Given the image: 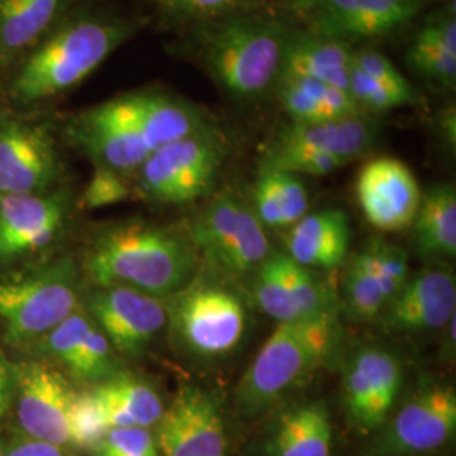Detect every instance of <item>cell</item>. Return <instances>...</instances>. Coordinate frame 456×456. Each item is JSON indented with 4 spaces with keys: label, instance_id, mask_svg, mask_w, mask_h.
<instances>
[{
    "label": "cell",
    "instance_id": "52a82bcc",
    "mask_svg": "<svg viewBox=\"0 0 456 456\" xmlns=\"http://www.w3.org/2000/svg\"><path fill=\"white\" fill-rule=\"evenodd\" d=\"M124 41L120 28L80 20L51 37L22 66L14 95L24 102L54 97L82 83Z\"/></svg>",
    "mask_w": 456,
    "mask_h": 456
},
{
    "label": "cell",
    "instance_id": "8992f818",
    "mask_svg": "<svg viewBox=\"0 0 456 456\" xmlns=\"http://www.w3.org/2000/svg\"><path fill=\"white\" fill-rule=\"evenodd\" d=\"M201 271L240 282L250 279L274 252L265 227L239 198L220 195L196 213L186 230Z\"/></svg>",
    "mask_w": 456,
    "mask_h": 456
},
{
    "label": "cell",
    "instance_id": "d4e9b609",
    "mask_svg": "<svg viewBox=\"0 0 456 456\" xmlns=\"http://www.w3.org/2000/svg\"><path fill=\"white\" fill-rule=\"evenodd\" d=\"M333 426L330 411L320 399L296 403L277 418L271 456H331Z\"/></svg>",
    "mask_w": 456,
    "mask_h": 456
},
{
    "label": "cell",
    "instance_id": "7402d4cb",
    "mask_svg": "<svg viewBox=\"0 0 456 456\" xmlns=\"http://www.w3.org/2000/svg\"><path fill=\"white\" fill-rule=\"evenodd\" d=\"M348 216L337 208L308 212L282 237L284 254L310 271H331L350 257Z\"/></svg>",
    "mask_w": 456,
    "mask_h": 456
},
{
    "label": "cell",
    "instance_id": "7c38bea8",
    "mask_svg": "<svg viewBox=\"0 0 456 456\" xmlns=\"http://www.w3.org/2000/svg\"><path fill=\"white\" fill-rule=\"evenodd\" d=\"M17 423L24 436L68 448L71 440V409L77 389L65 372L49 362L12 365Z\"/></svg>",
    "mask_w": 456,
    "mask_h": 456
},
{
    "label": "cell",
    "instance_id": "f35d334b",
    "mask_svg": "<svg viewBox=\"0 0 456 456\" xmlns=\"http://www.w3.org/2000/svg\"><path fill=\"white\" fill-rule=\"evenodd\" d=\"M240 0H167L180 14L190 17H208L222 14L235 7Z\"/></svg>",
    "mask_w": 456,
    "mask_h": 456
},
{
    "label": "cell",
    "instance_id": "2e32d148",
    "mask_svg": "<svg viewBox=\"0 0 456 456\" xmlns=\"http://www.w3.org/2000/svg\"><path fill=\"white\" fill-rule=\"evenodd\" d=\"M65 193L0 196V267L46 250L65 227Z\"/></svg>",
    "mask_w": 456,
    "mask_h": 456
},
{
    "label": "cell",
    "instance_id": "5b68a950",
    "mask_svg": "<svg viewBox=\"0 0 456 456\" xmlns=\"http://www.w3.org/2000/svg\"><path fill=\"white\" fill-rule=\"evenodd\" d=\"M80 308V271L69 257L0 281V326L5 342H39Z\"/></svg>",
    "mask_w": 456,
    "mask_h": 456
},
{
    "label": "cell",
    "instance_id": "9c48e42d",
    "mask_svg": "<svg viewBox=\"0 0 456 456\" xmlns=\"http://www.w3.org/2000/svg\"><path fill=\"white\" fill-rule=\"evenodd\" d=\"M379 431L374 456H418L440 450L455 436V387L440 380L419 386Z\"/></svg>",
    "mask_w": 456,
    "mask_h": 456
},
{
    "label": "cell",
    "instance_id": "ba28073f",
    "mask_svg": "<svg viewBox=\"0 0 456 456\" xmlns=\"http://www.w3.org/2000/svg\"><path fill=\"white\" fill-rule=\"evenodd\" d=\"M225 147L208 127L159 147L139 167V188L161 205H186L212 191Z\"/></svg>",
    "mask_w": 456,
    "mask_h": 456
},
{
    "label": "cell",
    "instance_id": "277c9868",
    "mask_svg": "<svg viewBox=\"0 0 456 456\" xmlns=\"http://www.w3.org/2000/svg\"><path fill=\"white\" fill-rule=\"evenodd\" d=\"M289 39L271 20L235 17L218 24L205 41V61L230 95L259 98L282 75Z\"/></svg>",
    "mask_w": 456,
    "mask_h": 456
},
{
    "label": "cell",
    "instance_id": "603a6c76",
    "mask_svg": "<svg viewBox=\"0 0 456 456\" xmlns=\"http://www.w3.org/2000/svg\"><path fill=\"white\" fill-rule=\"evenodd\" d=\"M374 141V124L359 114L311 124L291 122V126L277 135L273 147L305 149L350 164L362 158Z\"/></svg>",
    "mask_w": 456,
    "mask_h": 456
},
{
    "label": "cell",
    "instance_id": "d6986e66",
    "mask_svg": "<svg viewBox=\"0 0 456 456\" xmlns=\"http://www.w3.org/2000/svg\"><path fill=\"white\" fill-rule=\"evenodd\" d=\"M421 196L414 173L395 158H375L360 169V208L367 222L380 232H401L411 227Z\"/></svg>",
    "mask_w": 456,
    "mask_h": 456
},
{
    "label": "cell",
    "instance_id": "f546056e",
    "mask_svg": "<svg viewBox=\"0 0 456 456\" xmlns=\"http://www.w3.org/2000/svg\"><path fill=\"white\" fill-rule=\"evenodd\" d=\"M409 63L424 77L453 85L456 78V22L440 17L426 24L409 48Z\"/></svg>",
    "mask_w": 456,
    "mask_h": 456
},
{
    "label": "cell",
    "instance_id": "cb8c5ba5",
    "mask_svg": "<svg viewBox=\"0 0 456 456\" xmlns=\"http://www.w3.org/2000/svg\"><path fill=\"white\" fill-rule=\"evenodd\" d=\"M112 428H154L164 412L159 392L144 379L120 370L88 387Z\"/></svg>",
    "mask_w": 456,
    "mask_h": 456
},
{
    "label": "cell",
    "instance_id": "6da1fadb",
    "mask_svg": "<svg viewBox=\"0 0 456 456\" xmlns=\"http://www.w3.org/2000/svg\"><path fill=\"white\" fill-rule=\"evenodd\" d=\"M200 267L186 232L144 222L102 230L83 259V271L97 288H129L163 299L184 289Z\"/></svg>",
    "mask_w": 456,
    "mask_h": 456
},
{
    "label": "cell",
    "instance_id": "4316f807",
    "mask_svg": "<svg viewBox=\"0 0 456 456\" xmlns=\"http://www.w3.org/2000/svg\"><path fill=\"white\" fill-rule=\"evenodd\" d=\"M250 208L264 227L286 230L310 212V195L301 176L262 167Z\"/></svg>",
    "mask_w": 456,
    "mask_h": 456
},
{
    "label": "cell",
    "instance_id": "d6a6232c",
    "mask_svg": "<svg viewBox=\"0 0 456 456\" xmlns=\"http://www.w3.org/2000/svg\"><path fill=\"white\" fill-rule=\"evenodd\" d=\"M360 250L369 262L380 286V291L389 305L397 293L406 286L411 276L406 250L384 239H372Z\"/></svg>",
    "mask_w": 456,
    "mask_h": 456
},
{
    "label": "cell",
    "instance_id": "ab89813d",
    "mask_svg": "<svg viewBox=\"0 0 456 456\" xmlns=\"http://www.w3.org/2000/svg\"><path fill=\"white\" fill-rule=\"evenodd\" d=\"M4 456H71L63 446L33 438H16L5 443Z\"/></svg>",
    "mask_w": 456,
    "mask_h": 456
},
{
    "label": "cell",
    "instance_id": "8fae6325",
    "mask_svg": "<svg viewBox=\"0 0 456 456\" xmlns=\"http://www.w3.org/2000/svg\"><path fill=\"white\" fill-rule=\"evenodd\" d=\"M404 386V363L384 345H363L345 362L343 406L362 433L379 431L389 419Z\"/></svg>",
    "mask_w": 456,
    "mask_h": 456
},
{
    "label": "cell",
    "instance_id": "836d02e7",
    "mask_svg": "<svg viewBox=\"0 0 456 456\" xmlns=\"http://www.w3.org/2000/svg\"><path fill=\"white\" fill-rule=\"evenodd\" d=\"M110 426L90 389L77 391L71 409V448L94 450Z\"/></svg>",
    "mask_w": 456,
    "mask_h": 456
},
{
    "label": "cell",
    "instance_id": "74e56055",
    "mask_svg": "<svg viewBox=\"0 0 456 456\" xmlns=\"http://www.w3.org/2000/svg\"><path fill=\"white\" fill-rule=\"evenodd\" d=\"M352 66L357 68L363 75L370 77L375 82L382 83L389 88L404 94H414L412 86L409 85L406 77L394 66L387 56L377 51H360L352 54Z\"/></svg>",
    "mask_w": 456,
    "mask_h": 456
},
{
    "label": "cell",
    "instance_id": "484cf974",
    "mask_svg": "<svg viewBox=\"0 0 456 456\" xmlns=\"http://www.w3.org/2000/svg\"><path fill=\"white\" fill-rule=\"evenodd\" d=\"M352 51L330 36L289 41L281 78H305L348 92Z\"/></svg>",
    "mask_w": 456,
    "mask_h": 456
},
{
    "label": "cell",
    "instance_id": "ffe728a7",
    "mask_svg": "<svg viewBox=\"0 0 456 456\" xmlns=\"http://www.w3.org/2000/svg\"><path fill=\"white\" fill-rule=\"evenodd\" d=\"M37 343L43 354L88 387L122 370L114 346L82 306Z\"/></svg>",
    "mask_w": 456,
    "mask_h": 456
},
{
    "label": "cell",
    "instance_id": "30bf717a",
    "mask_svg": "<svg viewBox=\"0 0 456 456\" xmlns=\"http://www.w3.org/2000/svg\"><path fill=\"white\" fill-rule=\"evenodd\" d=\"M75 135L97 164L120 175L139 169L156 151L147 131L141 94L90 109L77 120Z\"/></svg>",
    "mask_w": 456,
    "mask_h": 456
},
{
    "label": "cell",
    "instance_id": "7a4b0ae2",
    "mask_svg": "<svg viewBox=\"0 0 456 456\" xmlns=\"http://www.w3.org/2000/svg\"><path fill=\"white\" fill-rule=\"evenodd\" d=\"M340 310L277 323L240 379L237 399L245 414L274 406L301 387L338 352Z\"/></svg>",
    "mask_w": 456,
    "mask_h": 456
},
{
    "label": "cell",
    "instance_id": "f1b7e54d",
    "mask_svg": "<svg viewBox=\"0 0 456 456\" xmlns=\"http://www.w3.org/2000/svg\"><path fill=\"white\" fill-rule=\"evenodd\" d=\"M279 98L296 124H311L359 115L360 107L348 92L305 78H281Z\"/></svg>",
    "mask_w": 456,
    "mask_h": 456
},
{
    "label": "cell",
    "instance_id": "60d3db41",
    "mask_svg": "<svg viewBox=\"0 0 456 456\" xmlns=\"http://www.w3.org/2000/svg\"><path fill=\"white\" fill-rule=\"evenodd\" d=\"M12 397H14L12 365L7 362L5 355L0 350V421L12 406Z\"/></svg>",
    "mask_w": 456,
    "mask_h": 456
},
{
    "label": "cell",
    "instance_id": "44dd1931",
    "mask_svg": "<svg viewBox=\"0 0 456 456\" xmlns=\"http://www.w3.org/2000/svg\"><path fill=\"white\" fill-rule=\"evenodd\" d=\"M323 36L374 37L409 22L418 0H306Z\"/></svg>",
    "mask_w": 456,
    "mask_h": 456
},
{
    "label": "cell",
    "instance_id": "e0dca14e",
    "mask_svg": "<svg viewBox=\"0 0 456 456\" xmlns=\"http://www.w3.org/2000/svg\"><path fill=\"white\" fill-rule=\"evenodd\" d=\"M56 176L58 158L48 132L0 115V196L46 193Z\"/></svg>",
    "mask_w": 456,
    "mask_h": 456
},
{
    "label": "cell",
    "instance_id": "9a60e30c",
    "mask_svg": "<svg viewBox=\"0 0 456 456\" xmlns=\"http://www.w3.org/2000/svg\"><path fill=\"white\" fill-rule=\"evenodd\" d=\"M252 299L276 323L340 310L338 297L314 271L274 250L250 277Z\"/></svg>",
    "mask_w": 456,
    "mask_h": 456
},
{
    "label": "cell",
    "instance_id": "8d00e7d4",
    "mask_svg": "<svg viewBox=\"0 0 456 456\" xmlns=\"http://www.w3.org/2000/svg\"><path fill=\"white\" fill-rule=\"evenodd\" d=\"M129 195L131 188L127 186L120 173L97 164L95 173L92 175L85 188L82 205L86 210H98L126 201Z\"/></svg>",
    "mask_w": 456,
    "mask_h": 456
},
{
    "label": "cell",
    "instance_id": "4dcf8cb0",
    "mask_svg": "<svg viewBox=\"0 0 456 456\" xmlns=\"http://www.w3.org/2000/svg\"><path fill=\"white\" fill-rule=\"evenodd\" d=\"M61 0H0V54L28 48L48 29Z\"/></svg>",
    "mask_w": 456,
    "mask_h": 456
},
{
    "label": "cell",
    "instance_id": "1f68e13d",
    "mask_svg": "<svg viewBox=\"0 0 456 456\" xmlns=\"http://www.w3.org/2000/svg\"><path fill=\"white\" fill-rule=\"evenodd\" d=\"M345 265L343 311L352 322L370 323L379 320L387 306V301L363 252L359 250L357 254L350 256Z\"/></svg>",
    "mask_w": 456,
    "mask_h": 456
},
{
    "label": "cell",
    "instance_id": "e575fe53",
    "mask_svg": "<svg viewBox=\"0 0 456 456\" xmlns=\"http://www.w3.org/2000/svg\"><path fill=\"white\" fill-rule=\"evenodd\" d=\"M92 456H159V453L152 429L112 428L98 441Z\"/></svg>",
    "mask_w": 456,
    "mask_h": 456
},
{
    "label": "cell",
    "instance_id": "83f0119b",
    "mask_svg": "<svg viewBox=\"0 0 456 456\" xmlns=\"http://www.w3.org/2000/svg\"><path fill=\"white\" fill-rule=\"evenodd\" d=\"M411 227L419 256L453 259L456 256V191L453 184L431 186L423 196Z\"/></svg>",
    "mask_w": 456,
    "mask_h": 456
},
{
    "label": "cell",
    "instance_id": "5bb4252c",
    "mask_svg": "<svg viewBox=\"0 0 456 456\" xmlns=\"http://www.w3.org/2000/svg\"><path fill=\"white\" fill-rule=\"evenodd\" d=\"M156 428L159 456H228L220 401L201 386H183Z\"/></svg>",
    "mask_w": 456,
    "mask_h": 456
},
{
    "label": "cell",
    "instance_id": "d590c367",
    "mask_svg": "<svg viewBox=\"0 0 456 456\" xmlns=\"http://www.w3.org/2000/svg\"><path fill=\"white\" fill-rule=\"evenodd\" d=\"M348 94L359 107H367L370 110L399 109L404 105H411L416 98V94L397 92L382 83L375 82L354 66L350 69Z\"/></svg>",
    "mask_w": 456,
    "mask_h": 456
},
{
    "label": "cell",
    "instance_id": "4fadbf2b",
    "mask_svg": "<svg viewBox=\"0 0 456 456\" xmlns=\"http://www.w3.org/2000/svg\"><path fill=\"white\" fill-rule=\"evenodd\" d=\"M85 310L118 357H142L167 328L166 299L129 288H97L88 294Z\"/></svg>",
    "mask_w": 456,
    "mask_h": 456
},
{
    "label": "cell",
    "instance_id": "ac0fdd59",
    "mask_svg": "<svg viewBox=\"0 0 456 456\" xmlns=\"http://www.w3.org/2000/svg\"><path fill=\"white\" fill-rule=\"evenodd\" d=\"M455 314V273L444 265H431L409 276L379 320L394 333L419 335L446 328Z\"/></svg>",
    "mask_w": 456,
    "mask_h": 456
},
{
    "label": "cell",
    "instance_id": "3957f363",
    "mask_svg": "<svg viewBox=\"0 0 456 456\" xmlns=\"http://www.w3.org/2000/svg\"><path fill=\"white\" fill-rule=\"evenodd\" d=\"M166 303L171 338L190 359L218 362L244 345L250 311L235 282L200 269L195 279Z\"/></svg>",
    "mask_w": 456,
    "mask_h": 456
}]
</instances>
